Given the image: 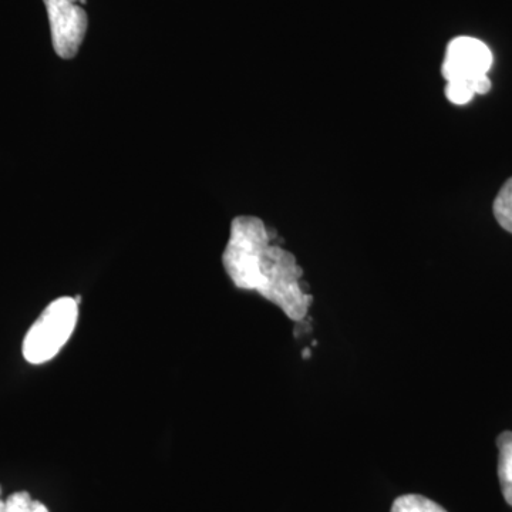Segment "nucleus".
<instances>
[{
    "instance_id": "1",
    "label": "nucleus",
    "mask_w": 512,
    "mask_h": 512,
    "mask_svg": "<svg viewBox=\"0 0 512 512\" xmlns=\"http://www.w3.org/2000/svg\"><path fill=\"white\" fill-rule=\"evenodd\" d=\"M222 264L238 289L258 292L293 322L308 316L313 296L303 289V269L295 255L272 244L271 232L261 218H234Z\"/></svg>"
},
{
    "instance_id": "2",
    "label": "nucleus",
    "mask_w": 512,
    "mask_h": 512,
    "mask_svg": "<svg viewBox=\"0 0 512 512\" xmlns=\"http://www.w3.org/2000/svg\"><path fill=\"white\" fill-rule=\"evenodd\" d=\"M493 66L490 47L474 37L461 36L448 43L441 74L446 79V97L450 103L463 106L476 94L491 90L488 72Z\"/></svg>"
},
{
    "instance_id": "3",
    "label": "nucleus",
    "mask_w": 512,
    "mask_h": 512,
    "mask_svg": "<svg viewBox=\"0 0 512 512\" xmlns=\"http://www.w3.org/2000/svg\"><path fill=\"white\" fill-rule=\"evenodd\" d=\"M79 303L63 296L50 303L23 340V357L32 365L49 362L66 345L76 328Z\"/></svg>"
},
{
    "instance_id": "4",
    "label": "nucleus",
    "mask_w": 512,
    "mask_h": 512,
    "mask_svg": "<svg viewBox=\"0 0 512 512\" xmlns=\"http://www.w3.org/2000/svg\"><path fill=\"white\" fill-rule=\"evenodd\" d=\"M49 16L53 49L60 59L70 60L79 53L89 28V18L80 3L84 0H43Z\"/></svg>"
},
{
    "instance_id": "5",
    "label": "nucleus",
    "mask_w": 512,
    "mask_h": 512,
    "mask_svg": "<svg viewBox=\"0 0 512 512\" xmlns=\"http://www.w3.org/2000/svg\"><path fill=\"white\" fill-rule=\"evenodd\" d=\"M498 478L504 500L512 507V431H504L497 437Z\"/></svg>"
},
{
    "instance_id": "6",
    "label": "nucleus",
    "mask_w": 512,
    "mask_h": 512,
    "mask_svg": "<svg viewBox=\"0 0 512 512\" xmlns=\"http://www.w3.org/2000/svg\"><path fill=\"white\" fill-rule=\"evenodd\" d=\"M390 512H447V510L424 495L406 494L394 500Z\"/></svg>"
},
{
    "instance_id": "7",
    "label": "nucleus",
    "mask_w": 512,
    "mask_h": 512,
    "mask_svg": "<svg viewBox=\"0 0 512 512\" xmlns=\"http://www.w3.org/2000/svg\"><path fill=\"white\" fill-rule=\"evenodd\" d=\"M493 212L500 227L512 234V177L498 191Z\"/></svg>"
},
{
    "instance_id": "8",
    "label": "nucleus",
    "mask_w": 512,
    "mask_h": 512,
    "mask_svg": "<svg viewBox=\"0 0 512 512\" xmlns=\"http://www.w3.org/2000/svg\"><path fill=\"white\" fill-rule=\"evenodd\" d=\"M33 500L29 493L20 491L10 495L6 500L5 512H30L32 510Z\"/></svg>"
},
{
    "instance_id": "9",
    "label": "nucleus",
    "mask_w": 512,
    "mask_h": 512,
    "mask_svg": "<svg viewBox=\"0 0 512 512\" xmlns=\"http://www.w3.org/2000/svg\"><path fill=\"white\" fill-rule=\"evenodd\" d=\"M30 512H49V510H47L45 504L39 503V501H33L32 510H30Z\"/></svg>"
},
{
    "instance_id": "10",
    "label": "nucleus",
    "mask_w": 512,
    "mask_h": 512,
    "mask_svg": "<svg viewBox=\"0 0 512 512\" xmlns=\"http://www.w3.org/2000/svg\"><path fill=\"white\" fill-rule=\"evenodd\" d=\"M0 493H2V488H0ZM6 501L0 500V512H5Z\"/></svg>"
}]
</instances>
